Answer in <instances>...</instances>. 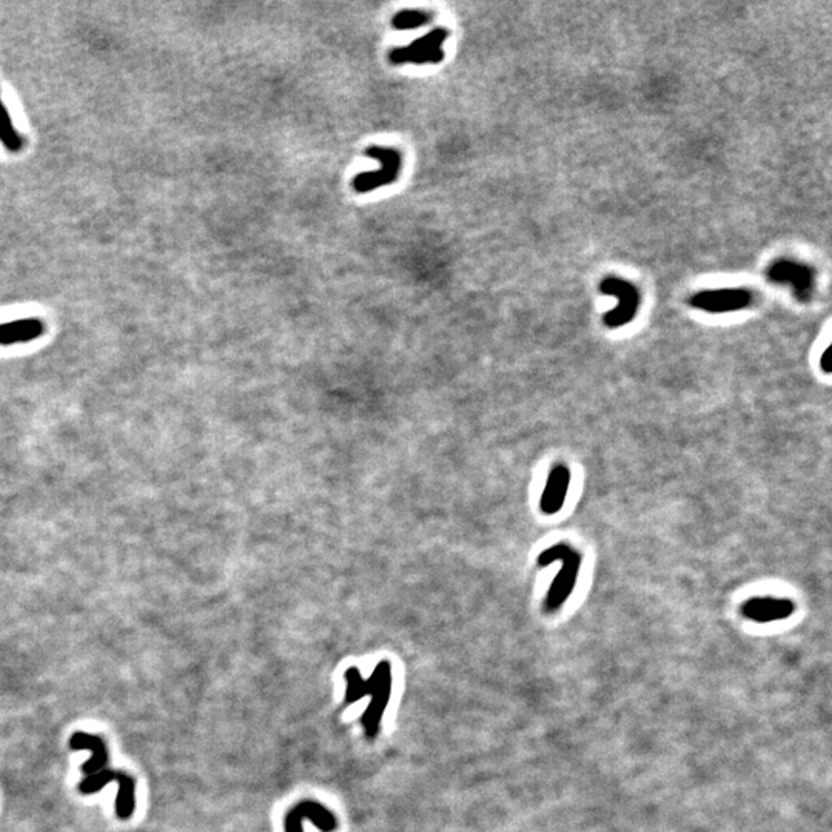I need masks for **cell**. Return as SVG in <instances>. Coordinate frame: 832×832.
<instances>
[{
  "label": "cell",
  "instance_id": "4",
  "mask_svg": "<svg viewBox=\"0 0 832 832\" xmlns=\"http://www.w3.org/2000/svg\"><path fill=\"white\" fill-rule=\"evenodd\" d=\"M367 156L376 159L381 164V169L378 171L374 170L358 174L354 179L355 191L370 193L381 187H386V185H390L398 179L401 166H403V159H401L398 150L390 149V146L371 145L369 146Z\"/></svg>",
  "mask_w": 832,
  "mask_h": 832
},
{
  "label": "cell",
  "instance_id": "3",
  "mask_svg": "<svg viewBox=\"0 0 832 832\" xmlns=\"http://www.w3.org/2000/svg\"><path fill=\"white\" fill-rule=\"evenodd\" d=\"M447 37L448 31L446 28H435L426 36L416 39L412 44L394 48L389 54L390 62L395 65H424L441 62L444 57L443 45L447 41Z\"/></svg>",
  "mask_w": 832,
  "mask_h": 832
},
{
  "label": "cell",
  "instance_id": "12",
  "mask_svg": "<svg viewBox=\"0 0 832 832\" xmlns=\"http://www.w3.org/2000/svg\"><path fill=\"white\" fill-rule=\"evenodd\" d=\"M0 144L11 153H19L24 149V139L16 130L11 116H9V111L2 99V94H0Z\"/></svg>",
  "mask_w": 832,
  "mask_h": 832
},
{
  "label": "cell",
  "instance_id": "8",
  "mask_svg": "<svg viewBox=\"0 0 832 832\" xmlns=\"http://www.w3.org/2000/svg\"><path fill=\"white\" fill-rule=\"evenodd\" d=\"M603 290L613 293V295H618V298H620V306L616 307V310L608 313V315L604 316L606 326L611 327V329H616L620 326L628 324V322L635 316V313H637V307H638L637 290H633L629 284H621V282L604 284Z\"/></svg>",
  "mask_w": 832,
  "mask_h": 832
},
{
  "label": "cell",
  "instance_id": "5",
  "mask_svg": "<svg viewBox=\"0 0 832 832\" xmlns=\"http://www.w3.org/2000/svg\"><path fill=\"white\" fill-rule=\"evenodd\" d=\"M306 820H310L321 832H335L338 829L335 814L315 800H301L293 806L284 820V829L286 832H304L302 823Z\"/></svg>",
  "mask_w": 832,
  "mask_h": 832
},
{
  "label": "cell",
  "instance_id": "6",
  "mask_svg": "<svg viewBox=\"0 0 832 832\" xmlns=\"http://www.w3.org/2000/svg\"><path fill=\"white\" fill-rule=\"evenodd\" d=\"M796 604L791 600L778 598H751L741 604V615L756 623H771L786 620L794 613Z\"/></svg>",
  "mask_w": 832,
  "mask_h": 832
},
{
  "label": "cell",
  "instance_id": "14",
  "mask_svg": "<svg viewBox=\"0 0 832 832\" xmlns=\"http://www.w3.org/2000/svg\"><path fill=\"white\" fill-rule=\"evenodd\" d=\"M829 361H831V358H829V347H828L825 350V354L821 355V359H820V369L823 370L825 374H829V371H831V362Z\"/></svg>",
  "mask_w": 832,
  "mask_h": 832
},
{
  "label": "cell",
  "instance_id": "1",
  "mask_svg": "<svg viewBox=\"0 0 832 832\" xmlns=\"http://www.w3.org/2000/svg\"><path fill=\"white\" fill-rule=\"evenodd\" d=\"M346 697L344 704H354L362 697H371L370 704L361 717V726L367 740H374L379 736L381 720L391 697V663L387 660L379 661L371 672L370 678L364 680L356 668H349L344 673Z\"/></svg>",
  "mask_w": 832,
  "mask_h": 832
},
{
  "label": "cell",
  "instance_id": "2",
  "mask_svg": "<svg viewBox=\"0 0 832 832\" xmlns=\"http://www.w3.org/2000/svg\"><path fill=\"white\" fill-rule=\"evenodd\" d=\"M555 561H561V569L558 571L544 600V612L549 615L560 611L572 595L578 580L581 555L567 543H558L543 551L536 560L540 567H546Z\"/></svg>",
  "mask_w": 832,
  "mask_h": 832
},
{
  "label": "cell",
  "instance_id": "7",
  "mask_svg": "<svg viewBox=\"0 0 832 832\" xmlns=\"http://www.w3.org/2000/svg\"><path fill=\"white\" fill-rule=\"evenodd\" d=\"M569 486H571L569 467L564 464H556L551 471L549 476H547L540 501L541 512L546 515H555L560 512L564 506Z\"/></svg>",
  "mask_w": 832,
  "mask_h": 832
},
{
  "label": "cell",
  "instance_id": "9",
  "mask_svg": "<svg viewBox=\"0 0 832 832\" xmlns=\"http://www.w3.org/2000/svg\"><path fill=\"white\" fill-rule=\"evenodd\" d=\"M45 324L39 318H22L0 324V346L24 344L41 338Z\"/></svg>",
  "mask_w": 832,
  "mask_h": 832
},
{
  "label": "cell",
  "instance_id": "11",
  "mask_svg": "<svg viewBox=\"0 0 832 832\" xmlns=\"http://www.w3.org/2000/svg\"><path fill=\"white\" fill-rule=\"evenodd\" d=\"M749 304V295L745 291H718L700 295L693 299V306L711 311L740 310Z\"/></svg>",
  "mask_w": 832,
  "mask_h": 832
},
{
  "label": "cell",
  "instance_id": "13",
  "mask_svg": "<svg viewBox=\"0 0 832 832\" xmlns=\"http://www.w3.org/2000/svg\"><path fill=\"white\" fill-rule=\"evenodd\" d=\"M433 19L432 13L419 11V9H406L394 17V28L401 29V31H409V29H416L427 25Z\"/></svg>",
  "mask_w": 832,
  "mask_h": 832
},
{
  "label": "cell",
  "instance_id": "10",
  "mask_svg": "<svg viewBox=\"0 0 832 832\" xmlns=\"http://www.w3.org/2000/svg\"><path fill=\"white\" fill-rule=\"evenodd\" d=\"M70 748L74 751H81V749H90L91 751V758L85 761V765L82 766L84 774L94 776L106 766V761H109V752H106V746L101 737L90 736V733H85V732H76L70 740Z\"/></svg>",
  "mask_w": 832,
  "mask_h": 832
}]
</instances>
